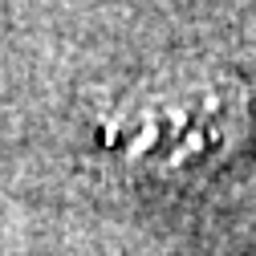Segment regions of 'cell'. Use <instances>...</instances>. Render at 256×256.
I'll use <instances>...</instances> for the list:
<instances>
[{
  "label": "cell",
  "instance_id": "cell-1",
  "mask_svg": "<svg viewBox=\"0 0 256 256\" xmlns=\"http://www.w3.org/2000/svg\"><path fill=\"white\" fill-rule=\"evenodd\" d=\"M244 122L248 102L232 78H179L130 106L114 150L142 175H196L228 154Z\"/></svg>",
  "mask_w": 256,
  "mask_h": 256
}]
</instances>
